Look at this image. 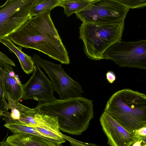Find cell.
I'll list each match as a JSON object with an SVG mask.
<instances>
[{
	"mask_svg": "<svg viewBox=\"0 0 146 146\" xmlns=\"http://www.w3.org/2000/svg\"><path fill=\"white\" fill-rule=\"evenodd\" d=\"M14 43L40 51L62 63L70 61L50 16V12L29 19L20 28L8 36Z\"/></svg>",
	"mask_w": 146,
	"mask_h": 146,
	"instance_id": "6da1fadb",
	"label": "cell"
},
{
	"mask_svg": "<svg viewBox=\"0 0 146 146\" xmlns=\"http://www.w3.org/2000/svg\"><path fill=\"white\" fill-rule=\"evenodd\" d=\"M93 101L83 97L57 100L36 107L42 113L57 118L59 129L73 135H80L88 128L94 117Z\"/></svg>",
	"mask_w": 146,
	"mask_h": 146,
	"instance_id": "7a4b0ae2",
	"label": "cell"
},
{
	"mask_svg": "<svg viewBox=\"0 0 146 146\" xmlns=\"http://www.w3.org/2000/svg\"><path fill=\"white\" fill-rule=\"evenodd\" d=\"M104 111L129 132L146 127V96L143 93L125 89L110 97Z\"/></svg>",
	"mask_w": 146,
	"mask_h": 146,
	"instance_id": "3957f363",
	"label": "cell"
},
{
	"mask_svg": "<svg viewBox=\"0 0 146 146\" xmlns=\"http://www.w3.org/2000/svg\"><path fill=\"white\" fill-rule=\"evenodd\" d=\"M124 24V20L102 25L82 23L79 27V38L83 42L88 57L93 60L102 59L106 50L121 41Z\"/></svg>",
	"mask_w": 146,
	"mask_h": 146,
	"instance_id": "277c9868",
	"label": "cell"
},
{
	"mask_svg": "<svg viewBox=\"0 0 146 146\" xmlns=\"http://www.w3.org/2000/svg\"><path fill=\"white\" fill-rule=\"evenodd\" d=\"M129 9L118 0H94L75 14L82 23L102 25L124 20Z\"/></svg>",
	"mask_w": 146,
	"mask_h": 146,
	"instance_id": "5b68a950",
	"label": "cell"
},
{
	"mask_svg": "<svg viewBox=\"0 0 146 146\" xmlns=\"http://www.w3.org/2000/svg\"><path fill=\"white\" fill-rule=\"evenodd\" d=\"M103 59L110 60L121 67L146 69V40L127 42L121 40L105 52Z\"/></svg>",
	"mask_w": 146,
	"mask_h": 146,
	"instance_id": "8992f818",
	"label": "cell"
},
{
	"mask_svg": "<svg viewBox=\"0 0 146 146\" xmlns=\"http://www.w3.org/2000/svg\"><path fill=\"white\" fill-rule=\"evenodd\" d=\"M32 58L35 65L42 68L50 78L53 90L58 94L60 100L82 97V86L66 73L61 65L43 59L35 54Z\"/></svg>",
	"mask_w": 146,
	"mask_h": 146,
	"instance_id": "52a82bcc",
	"label": "cell"
},
{
	"mask_svg": "<svg viewBox=\"0 0 146 146\" xmlns=\"http://www.w3.org/2000/svg\"><path fill=\"white\" fill-rule=\"evenodd\" d=\"M35 0H7L0 6V39L8 36L30 18Z\"/></svg>",
	"mask_w": 146,
	"mask_h": 146,
	"instance_id": "ba28073f",
	"label": "cell"
},
{
	"mask_svg": "<svg viewBox=\"0 0 146 146\" xmlns=\"http://www.w3.org/2000/svg\"><path fill=\"white\" fill-rule=\"evenodd\" d=\"M24 100L33 99L43 104L57 99L54 96L51 81L38 65H35L33 74L26 84H23Z\"/></svg>",
	"mask_w": 146,
	"mask_h": 146,
	"instance_id": "9c48e42d",
	"label": "cell"
},
{
	"mask_svg": "<svg viewBox=\"0 0 146 146\" xmlns=\"http://www.w3.org/2000/svg\"><path fill=\"white\" fill-rule=\"evenodd\" d=\"M100 121L110 146H131L135 142L143 139L135 133L129 132L116 122L105 111L102 114Z\"/></svg>",
	"mask_w": 146,
	"mask_h": 146,
	"instance_id": "30bf717a",
	"label": "cell"
},
{
	"mask_svg": "<svg viewBox=\"0 0 146 146\" xmlns=\"http://www.w3.org/2000/svg\"><path fill=\"white\" fill-rule=\"evenodd\" d=\"M0 63L4 70L2 83L4 92L14 101L18 102L23 98V84L16 76L11 65L0 60Z\"/></svg>",
	"mask_w": 146,
	"mask_h": 146,
	"instance_id": "8fae6325",
	"label": "cell"
},
{
	"mask_svg": "<svg viewBox=\"0 0 146 146\" xmlns=\"http://www.w3.org/2000/svg\"><path fill=\"white\" fill-rule=\"evenodd\" d=\"M5 141L10 146H63L38 135L21 133H13Z\"/></svg>",
	"mask_w": 146,
	"mask_h": 146,
	"instance_id": "7c38bea8",
	"label": "cell"
},
{
	"mask_svg": "<svg viewBox=\"0 0 146 146\" xmlns=\"http://www.w3.org/2000/svg\"><path fill=\"white\" fill-rule=\"evenodd\" d=\"M0 42L8 48L17 57L21 67L24 72L27 74L34 72L35 63L32 58L24 53L21 47L16 46L10 40L8 36L0 39Z\"/></svg>",
	"mask_w": 146,
	"mask_h": 146,
	"instance_id": "4fadbf2b",
	"label": "cell"
},
{
	"mask_svg": "<svg viewBox=\"0 0 146 146\" xmlns=\"http://www.w3.org/2000/svg\"><path fill=\"white\" fill-rule=\"evenodd\" d=\"M94 0H60L58 6L62 7L64 14L68 17L77 13L91 4Z\"/></svg>",
	"mask_w": 146,
	"mask_h": 146,
	"instance_id": "5bb4252c",
	"label": "cell"
},
{
	"mask_svg": "<svg viewBox=\"0 0 146 146\" xmlns=\"http://www.w3.org/2000/svg\"><path fill=\"white\" fill-rule=\"evenodd\" d=\"M60 0H35L30 11L32 17L46 12H50L55 7L58 6Z\"/></svg>",
	"mask_w": 146,
	"mask_h": 146,
	"instance_id": "9a60e30c",
	"label": "cell"
},
{
	"mask_svg": "<svg viewBox=\"0 0 146 146\" xmlns=\"http://www.w3.org/2000/svg\"><path fill=\"white\" fill-rule=\"evenodd\" d=\"M3 69L0 63V119L2 117L1 114L7 111L9 109L4 96L5 92L3 87L2 78Z\"/></svg>",
	"mask_w": 146,
	"mask_h": 146,
	"instance_id": "2e32d148",
	"label": "cell"
},
{
	"mask_svg": "<svg viewBox=\"0 0 146 146\" xmlns=\"http://www.w3.org/2000/svg\"><path fill=\"white\" fill-rule=\"evenodd\" d=\"M129 9L142 8L146 6V0H118Z\"/></svg>",
	"mask_w": 146,
	"mask_h": 146,
	"instance_id": "e0dca14e",
	"label": "cell"
},
{
	"mask_svg": "<svg viewBox=\"0 0 146 146\" xmlns=\"http://www.w3.org/2000/svg\"><path fill=\"white\" fill-rule=\"evenodd\" d=\"M62 136L65 139L68 141L72 146H99L94 143L80 141L62 134Z\"/></svg>",
	"mask_w": 146,
	"mask_h": 146,
	"instance_id": "ac0fdd59",
	"label": "cell"
},
{
	"mask_svg": "<svg viewBox=\"0 0 146 146\" xmlns=\"http://www.w3.org/2000/svg\"><path fill=\"white\" fill-rule=\"evenodd\" d=\"M134 133L143 139H146V127L136 130Z\"/></svg>",
	"mask_w": 146,
	"mask_h": 146,
	"instance_id": "d6986e66",
	"label": "cell"
},
{
	"mask_svg": "<svg viewBox=\"0 0 146 146\" xmlns=\"http://www.w3.org/2000/svg\"><path fill=\"white\" fill-rule=\"evenodd\" d=\"M107 80L110 83H112L116 79V76L114 73L112 71H108L106 74Z\"/></svg>",
	"mask_w": 146,
	"mask_h": 146,
	"instance_id": "ffe728a7",
	"label": "cell"
},
{
	"mask_svg": "<svg viewBox=\"0 0 146 146\" xmlns=\"http://www.w3.org/2000/svg\"><path fill=\"white\" fill-rule=\"evenodd\" d=\"M143 142V141H138L132 144V146H141V143Z\"/></svg>",
	"mask_w": 146,
	"mask_h": 146,
	"instance_id": "44dd1931",
	"label": "cell"
},
{
	"mask_svg": "<svg viewBox=\"0 0 146 146\" xmlns=\"http://www.w3.org/2000/svg\"><path fill=\"white\" fill-rule=\"evenodd\" d=\"M2 146H10L5 141H3Z\"/></svg>",
	"mask_w": 146,
	"mask_h": 146,
	"instance_id": "7402d4cb",
	"label": "cell"
},
{
	"mask_svg": "<svg viewBox=\"0 0 146 146\" xmlns=\"http://www.w3.org/2000/svg\"><path fill=\"white\" fill-rule=\"evenodd\" d=\"M3 141L0 142V146H2Z\"/></svg>",
	"mask_w": 146,
	"mask_h": 146,
	"instance_id": "603a6c76",
	"label": "cell"
},
{
	"mask_svg": "<svg viewBox=\"0 0 146 146\" xmlns=\"http://www.w3.org/2000/svg\"><path fill=\"white\" fill-rule=\"evenodd\" d=\"M141 146H146V144H143L142 145H141Z\"/></svg>",
	"mask_w": 146,
	"mask_h": 146,
	"instance_id": "cb8c5ba5",
	"label": "cell"
}]
</instances>
